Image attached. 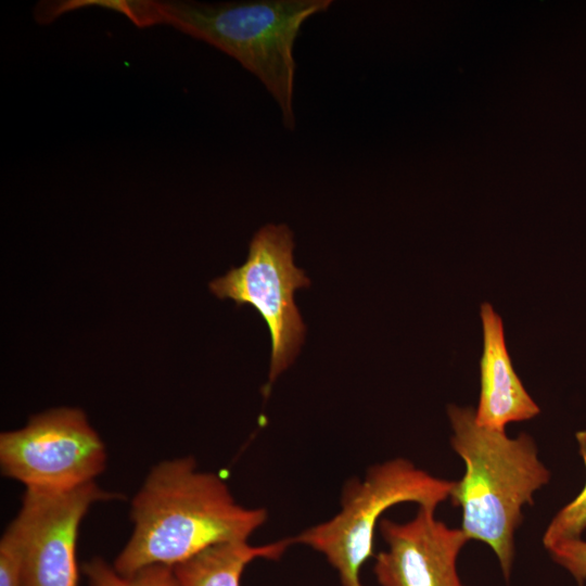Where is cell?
Returning a JSON list of instances; mask_svg holds the SVG:
<instances>
[{
    "label": "cell",
    "mask_w": 586,
    "mask_h": 586,
    "mask_svg": "<svg viewBox=\"0 0 586 586\" xmlns=\"http://www.w3.org/2000/svg\"><path fill=\"white\" fill-rule=\"evenodd\" d=\"M130 517L132 533L113 563L122 575L156 564L174 568L215 545L247 542L268 512L240 505L218 474L200 471L187 456L151 469Z\"/></svg>",
    "instance_id": "obj_1"
},
{
    "label": "cell",
    "mask_w": 586,
    "mask_h": 586,
    "mask_svg": "<svg viewBox=\"0 0 586 586\" xmlns=\"http://www.w3.org/2000/svg\"><path fill=\"white\" fill-rule=\"evenodd\" d=\"M135 25L167 24L235 59L265 86L281 112L282 125L295 129L294 44L309 17L328 11L331 0L198 1L93 0Z\"/></svg>",
    "instance_id": "obj_2"
},
{
    "label": "cell",
    "mask_w": 586,
    "mask_h": 586,
    "mask_svg": "<svg viewBox=\"0 0 586 586\" xmlns=\"http://www.w3.org/2000/svg\"><path fill=\"white\" fill-rule=\"evenodd\" d=\"M447 413L451 447L466 467L449 497L462 510L461 530L469 540L492 548L508 582L522 509L533 504L534 493L549 482L550 473L528 434L510 438L505 431L479 425L472 407L449 405Z\"/></svg>",
    "instance_id": "obj_3"
},
{
    "label": "cell",
    "mask_w": 586,
    "mask_h": 586,
    "mask_svg": "<svg viewBox=\"0 0 586 586\" xmlns=\"http://www.w3.org/2000/svg\"><path fill=\"white\" fill-rule=\"evenodd\" d=\"M454 484L405 458L374 464L361 480L352 477L345 483L334 517L294 536V544L321 553L336 571L342 586H364L361 568L373 556L374 531L382 513L403 502L436 509L450 496Z\"/></svg>",
    "instance_id": "obj_4"
},
{
    "label": "cell",
    "mask_w": 586,
    "mask_h": 586,
    "mask_svg": "<svg viewBox=\"0 0 586 586\" xmlns=\"http://www.w3.org/2000/svg\"><path fill=\"white\" fill-rule=\"evenodd\" d=\"M293 249L290 228L284 224H268L252 238L245 263L209 283L218 298L254 307L268 327L271 357L265 395L294 361L305 337L306 328L294 292L309 286L310 280L294 265Z\"/></svg>",
    "instance_id": "obj_5"
},
{
    "label": "cell",
    "mask_w": 586,
    "mask_h": 586,
    "mask_svg": "<svg viewBox=\"0 0 586 586\" xmlns=\"http://www.w3.org/2000/svg\"><path fill=\"white\" fill-rule=\"evenodd\" d=\"M105 446L77 408H54L33 416L20 430L0 434L4 476L26 489L67 492L95 482L106 467Z\"/></svg>",
    "instance_id": "obj_6"
},
{
    "label": "cell",
    "mask_w": 586,
    "mask_h": 586,
    "mask_svg": "<svg viewBox=\"0 0 586 586\" xmlns=\"http://www.w3.org/2000/svg\"><path fill=\"white\" fill-rule=\"evenodd\" d=\"M119 497L95 482L67 492L26 489L15 517L23 537V586H77L79 525L93 504Z\"/></svg>",
    "instance_id": "obj_7"
},
{
    "label": "cell",
    "mask_w": 586,
    "mask_h": 586,
    "mask_svg": "<svg viewBox=\"0 0 586 586\" xmlns=\"http://www.w3.org/2000/svg\"><path fill=\"white\" fill-rule=\"evenodd\" d=\"M434 513V508L419 506L406 523L380 520L378 528L387 545L375 556L373 565L380 586H464L457 558L469 538Z\"/></svg>",
    "instance_id": "obj_8"
},
{
    "label": "cell",
    "mask_w": 586,
    "mask_h": 586,
    "mask_svg": "<svg viewBox=\"0 0 586 586\" xmlns=\"http://www.w3.org/2000/svg\"><path fill=\"white\" fill-rule=\"evenodd\" d=\"M480 316L483 352L475 421L479 425L505 431L508 423L530 420L540 410L514 371L506 346L502 319L487 302L482 303Z\"/></svg>",
    "instance_id": "obj_9"
},
{
    "label": "cell",
    "mask_w": 586,
    "mask_h": 586,
    "mask_svg": "<svg viewBox=\"0 0 586 586\" xmlns=\"http://www.w3.org/2000/svg\"><path fill=\"white\" fill-rule=\"evenodd\" d=\"M293 537L265 545L234 542L215 545L174 566L180 586H241L242 575L255 560H278Z\"/></svg>",
    "instance_id": "obj_10"
},
{
    "label": "cell",
    "mask_w": 586,
    "mask_h": 586,
    "mask_svg": "<svg viewBox=\"0 0 586 586\" xmlns=\"http://www.w3.org/2000/svg\"><path fill=\"white\" fill-rule=\"evenodd\" d=\"M84 572L91 586H180L173 566L156 564L143 568L131 575L117 573L101 558L84 564Z\"/></svg>",
    "instance_id": "obj_11"
},
{
    "label": "cell",
    "mask_w": 586,
    "mask_h": 586,
    "mask_svg": "<svg viewBox=\"0 0 586 586\" xmlns=\"http://www.w3.org/2000/svg\"><path fill=\"white\" fill-rule=\"evenodd\" d=\"M579 454L586 467V431L576 433ZM586 530V483L583 491L570 504L564 506L550 521L543 536L544 547L571 539L581 538Z\"/></svg>",
    "instance_id": "obj_12"
},
{
    "label": "cell",
    "mask_w": 586,
    "mask_h": 586,
    "mask_svg": "<svg viewBox=\"0 0 586 586\" xmlns=\"http://www.w3.org/2000/svg\"><path fill=\"white\" fill-rule=\"evenodd\" d=\"M24 549L20 523L14 518L0 540V586H23Z\"/></svg>",
    "instance_id": "obj_13"
},
{
    "label": "cell",
    "mask_w": 586,
    "mask_h": 586,
    "mask_svg": "<svg viewBox=\"0 0 586 586\" xmlns=\"http://www.w3.org/2000/svg\"><path fill=\"white\" fill-rule=\"evenodd\" d=\"M552 560L565 569L578 586L586 582V540L582 538L561 542L548 549Z\"/></svg>",
    "instance_id": "obj_14"
}]
</instances>
